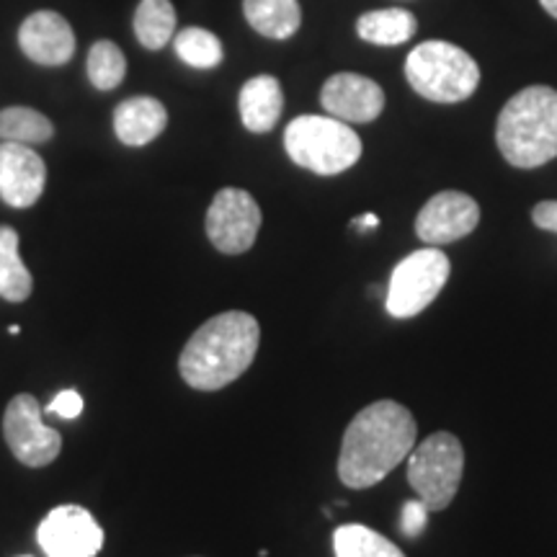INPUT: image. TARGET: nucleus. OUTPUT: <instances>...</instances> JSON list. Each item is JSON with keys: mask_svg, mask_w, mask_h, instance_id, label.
Instances as JSON below:
<instances>
[{"mask_svg": "<svg viewBox=\"0 0 557 557\" xmlns=\"http://www.w3.org/2000/svg\"><path fill=\"white\" fill-rule=\"evenodd\" d=\"M416 418L400 403L377 400L359 410L341 442V483L354 491L382 483L400 462H406L416 447Z\"/></svg>", "mask_w": 557, "mask_h": 557, "instance_id": "obj_1", "label": "nucleus"}, {"mask_svg": "<svg viewBox=\"0 0 557 557\" xmlns=\"http://www.w3.org/2000/svg\"><path fill=\"white\" fill-rule=\"evenodd\" d=\"M259 344L261 325L250 312H220L209 318L184 346L178 372L189 387L214 393L248 372Z\"/></svg>", "mask_w": 557, "mask_h": 557, "instance_id": "obj_2", "label": "nucleus"}, {"mask_svg": "<svg viewBox=\"0 0 557 557\" xmlns=\"http://www.w3.org/2000/svg\"><path fill=\"white\" fill-rule=\"evenodd\" d=\"M496 145L513 169H540L557 158V90L529 86L500 109Z\"/></svg>", "mask_w": 557, "mask_h": 557, "instance_id": "obj_3", "label": "nucleus"}, {"mask_svg": "<svg viewBox=\"0 0 557 557\" xmlns=\"http://www.w3.org/2000/svg\"><path fill=\"white\" fill-rule=\"evenodd\" d=\"M284 148L299 169L318 176H338L361 158L357 132L333 116L305 114L292 120L284 129Z\"/></svg>", "mask_w": 557, "mask_h": 557, "instance_id": "obj_4", "label": "nucleus"}, {"mask_svg": "<svg viewBox=\"0 0 557 557\" xmlns=\"http://www.w3.org/2000/svg\"><path fill=\"white\" fill-rule=\"evenodd\" d=\"M406 78L426 101L459 103L478 90L480 67L462 47L431 39L408 54Z\"/></svg>", "mask_w": 557, "mask_h": 557, "instance_id": "obj_5", "label": "nucleus"}, {"mask_svg": "<svg viewBox=\"0 0 557 557\" xmlns=\"http://www.w3.org/2000/svg\"><path fill=\"white\" fill-rule=\"evenodd\" d=\"M465 472L462 442L449 431H436L408 455V483L431 513L455 500Z\"/></svg>", "mask_w": 557, "mask_h": 557, "instance_id": "obj_6", "label": "nucleus"}, {"mask_svg": "<svg viewBox=\"0 0 557 557\" xmlns=\"http://www.w3.org/2000/svg\"><path fill=\"white\" fill-rule=\"evenodd\" d=\"M449 256L436 246L413 250L389 274L387 312L393 318H413L423 312L449 282Z\"/></svg>", "mask_w": 557, "mask_h": 557, "instance_id": "obj_7", "label": "nucleus"}, {"mask_svg": "<svg viewBox=\"0 0 557 557\" xmlns=\"http://www.w3.org/2000/svg\"><path fill=\"white\" fill-rule=\"evenodd\" d=\"M45 408L29 393H21L9 403L3 416V436L11 455L26 468H47L62 451V436L41 421Z\"/></svg>", "mask_w": 557, "mask_h": 557, "instance_id": "obj_8", "label": "nucleus"}, {"mask_svg": "<svg viewBox=\"0 0 557 557\" xmlns=\"http://www.w3.org/2000/svg\"><path fill=\"white\" fill-rule=\"evenodd\" d=\"M259 201L243 189H220L207 212V238L220 253L240 256L253 248L261 230Z\"/></svg>", "mask_w": 557, "mask_h": 557, "instance_id": "obj_9", "label": "nucleus"}, {"mask_svg": "<svg viewBox=\"0 0 557 557\" xmlns=\"http://www.w3.org/2000/svg\"><path fill=\"white\" fill-rule=\"evenodd\" d=\"M37 542L47 557H96L103 547V529L83 506H58L37 529Z\"/></svg>", "mask_w": 557, "mask_h": 557, "instance_id": "obj_10", "label": "nucleus"}, {"mask_svg": "<svg viewBox=\"0 0 557 557\" xmlns=\"http://www.w3.org/2000/svg\"><path fill=\"white\" fill-rule=\"evenodd\" d=\"M480 222V205L462 191H438L421 207L416 235L426 246H449L468 238Z\"/></svg>", "mask_w": 557, "mask_h": 557, "instance_id": "obj_11", "label": "nucleus"}, {"mask_svg": "<svg viewBox=\"0 0 557 557\" xmlns=\"http://www.w3.org/2000/svg\"><path fill=\"white\" fill-rule=\"evenodd\" d=\"M320 103L333 120L346 124L374 122L385 109V90L380 83L357 73H336L320 90Z\"/></svg>", "mask_w": 557, "mask_h": 557, "instance_id": "obj_12", "label": "nucleus"}, {"mask_svg": "<svg viewBox=\"0 0 557 557\" xmlns=\"http://www.w3.org/2000/svg\"><path fill=\"white\" fill-rule=\"evenodd\" d=\"M47 165L29 145L0 143V199L9 207L29 209L45 194Z\"/></svg>", "mask_w": 557, "mask_h": 557, "instance_id": "obj_13", "label": "nucleus"}, {"mask_svg": "<svg viewBox=\"0 0 557 557\" xmlns=\"http://www.w3.org/2000/svg\"><path fill=\"white\" fill-rule=\"evenodd\" d=\"M18 47L37 65H65L75 54V34L60 13L37 11L21 24Z\"/></svg>", "mask_w": 557, "mask_h": 557, "instance_id": "obj_14", "label": "nucleus"}, {"mask_svg": "<svg viewBox=\"0 0 557 557\" xmlns=\"http://www.w3.org/2000/svg\"><path fill=\"white\" fill-rule=\"evenodd\" d=\"M169 111L152 96H135L122 101L114 111V132L129 148H143L163 135Z\"/></svg>", "mask_w": 557, "mask_h": 557, "instance_id": "obj_15", "label": "nucleus"}, {"mask_svg": "<svg viewBox=\"0 0 557 557\" xmlns=\"http://www.w3.org/2000/svg\"><path fill=\"white\" fill-rule=\"evenodd\" d=\"M238 107L240 120L248 132H256V135L271 132L284 111L282 83L274 75H256L240 88Z\"/></svg>", "mask_w": 557, "mask_h": 557, "instance_id": "obj_16", "label": "nucleus"}, {"mask_svg": "<svg viewBox=\"0 0 557 557\" xmlns=\"http://www.w3.org/2000/svg\"><path fill=\"white\" fill-rule=\"evenodd\" d=\"M243 13L261 37L289 39L302 24L297 0H243Z\"/></svg>", "mask_w": 557, "mask_h": 557, "instance_id": "obj_17", "label": "nucleus"}, {"mask_svg": "<svg viewBox=\"0 0 557 557\" xmlns=\"http://www.w3.org/2000/svg\"><path fill=\"white\" fill-rule=\"evenodd\" d=\"M418 32V21L406 9H382L369 11L357 21V34L369 45L398 47L413 39Z\"/></svg>", "mask_w": 557, "mask_h": 557, "instance_id": "obj_18", "label": "nucleus"}, {"mask_svg": "<svg viewBox=\"0 0 557 557\" xmlns=\"http://www.w3.org/2000/svg\"><path fill=\"white\" fill-rule=\"evenodd\" d=\"M32 289L34 278L18 253V233L9 225H0V297L18 305L29 299Z\"/></svg>", "mask_w": 557, "mask_h": 557, "instance_id": "obj_19", "label": "nucleus"}, {"mask_svg": "<svg viewBox=\"0 0 557 557\" xmlns=\"http://www.w3.org/2000/svg\"><path fill=\"white\" fill-rule=\"evenodd\" d=\"M176 32V9L171 0H139L135 34L145 50H163Z\"/></svg>", "mask_w": 557, "mask_h": 557, "instance_id": "obj_20", "label": "nucleus"}, {"mask_svg": "<svg viewBox=\"0 0 557 557\" xmlns=\"http://www.w3.org/2000/svg\"><path fill=\"white\" fill-rule=\"evenodd\" d=\"M333 553L336 557H406L398 545L361 524L338 527L333 532Z\"/></svg>", "mask_w": 557, "mask_h": 557, "instance_id": "obj_21", "label": "nucleus"}, {"mask_svg": "<svg viewBox=\"0 0 557 557\" xmlns=\"http://www.w3.org/2000/svg\"><path fill=\"white\" fill-rule=\"evenodd\" d=\"M54 127L45 114L29 107H9L0 111V139L3 143L41 145L52 139Z\"/></svg>", "mask_w": 557, "mask_h": 557, "instance_id": "obj_22", "label": "nucleus"}, {"mask_svg": "<svg viewBox=\"0 0 557 557\" xmlns=\"http://www.w3.org/2000/svg\"><path fill=\"white\" fill-rule=\"evenodd\" d=\"M176 52L178 58L186 62V65L209 70L218 67L222 58H225V50H222V41L214 37L212 32L199 29V26H189L176 37Z\"/></svg>", "mask_w": 557, "mask_h": 557, "instance_id": "obj_23", "label": "nucleus"}, {"mask_svg": "<svg viewBox=\"0 0 557 557\" xmlns=\"http://www.w3.org/2000/svg\"><path fill=\"white\" fill-rule=\"evenodd\" d=\"M127 75V60L114 41L101 39L88 52V78L99 90H114Z\"/></svg>", "mask_w": 557, "mask_h": 557, "instance_id": "obj_24", "label": "nucleus"}, {"mask_svg": "<svg viewBox=\"0 0 557 557\" xmlns=\"http://www.w3.org/2000/svg\"><path fill=\"white\" fill-rule=\"evenodd\" d=\"M429 508L423 506V500H408L406 506H403V517H400V532L406 534L408 540H416L421 537L423 529H426V521H429Z\"/></svg>", "mask_w": 557, "mask_h": 557, "instance_id": "obj_25", "label": "nucleus"}, {"mask_svg": "<svg viewBox=\"0 0 557 557\" xmlns=\"http://www.w3.org/2000/svg\"><path fill=\"white\" fill-rule=\"evenodd\" d=\"M45 413H58L62 418H67V421H73V418H78L83 413L81 393H75V389H62L58 398L45 408Z\"/></svg>", "mask_w": 557, "mask_h": 557, "instance_id": "obj_26", "label": "nucleus"}, {"mask_svg": "<svg viewBox=\"0 0 557 557\" xmlns=\"http://www.w3.org/2000/svg\"><path fill=\"white\" fill-rule=\"evenodd\" d=\"M532 222L540 230L557 233V201H540V205L532 209Z\"/></svg>", "mask_w": 557, "mask_h": 557, "instance_id": "obj_27", "label": "nucleus"}, {"mask_svg": "<svg viewBox=\"0 0 557 557\" xmlns=\"http://www.w3.org/2000/svg\"><path fill=\"white\" fill-rule=\"evenodd\" d=\"M351 225H354V227H377L380 220H377V214H364V218L354 220Z\"/></svg>", "mask_w": 557, "mask_h": 557, "instance_id": "obj_28", "label": "nucleus"}, {"mask_svg": "<svg viewBox=\"0 0 557 557\" xmlns=\"http://www.w3.org/2000/svg\"><path fill=\"white\" fill-rule=\"evenodd\" d=\"M540 3H542V9L549 13V16L557 18V0H540Z\"/></svg>", "mask_w": 557, "mask_h": 557, "instance_id": "obj_29", "label": "nucleus"}, {"mask_svg": "<svg viewBox=\"0 0 557 557\" xmlns=\"http://www.w3.org/2000/svg\"><path fill=\"white\" fill-rule=\"evenodd\" d=\"M24 557H29V555H24Z\"/></svg>", "mask_w": 557, "mask_h": 557, "instance_id": "obj_30", "label": "nucleus"}]
</instances>
